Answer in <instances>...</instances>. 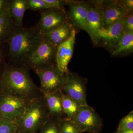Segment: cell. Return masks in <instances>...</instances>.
Segmentation results:
<instances>
[{"mask_svg": "<svg viewBox=\"0 0 133 133\" xmlns=\"http://www.w3.org/2000/svg\"><path fill=\"white\" fill-rule=\"evenodd\" d=\"M26 66L6 63L0 75V90L8 94L31 101L42 96L40 88L35 84Z\"/></svg>", "mask_w": 133, "mask_h": 133, "instance_id": "1", "label": "cell"}, {"mask_svg": "<svg viewBox=\"0 0 133 133\" xmlns=\"http://www.w3.org/2000/svg\"><path fill=\"white\" fill-rule=\"evenodd\" d=\"M43 39L36 26L31 28L15 26L8 39V64L25 66L33 52Z\"/></svg>", "mask_w": 133, "mask_h": 133, "instance_id": "2", "label": "cell"}, {"mask_svg": "<svg viewBox=\"0 0 133 133\" xmlns=\"http://www.w3.org/2000/svg\"><path fill=\"white\" fill-rule=\"evenodd\" d=\"M49 118V112L43 95L30 101L22 116L16 122L17 133H38Z\"/></svg>", "mask_w": 133, "mask_h": 133, "instance_id": "3", "label": "cell"}, {"mask_svg": "<svg viewBox=\"0 0 133 133\" xmlns=\"http://www.w3.org/2000/svg\"><path fill=\"white\" fill-rule=\"evenodd\" d=\"M57 48L43 38L29 58L25 66L34 71L50 68L56 64Z\"/></svg>", "mask_w": 133, "mask_h": 133, "instance_id": "4", "label": "cell"}, {"mask_svg": "<svg viewBox=\"0 0 133 133\" xmlns=\"http://www.w3.org/2000/svg\"><path fill=\"white\" fill-rule=\"evenodd\" d=\"M87 79L74 72L68 71L62 87V92L70 97L80 106L87 105Z\"/></svg>", "mask_w": 133, "mask_h": 133, "instance_id": "5", "label": "cell"}, {"mask_svg": "<svg viewBox=\"0 0 133 133\" xmlns=\"http://www.w3.org/2000/svg\"><path fill=\"white\" fill-rule=\"evenodd\" d=\"M72 120L81 132L101 133L103 126L102 118L88 105L80 106Z\"/></svg>", "mask_w": 133, "mask_h": 133, "instance_id": "6", "label": "cell"}, {"mask_svg": "<svg viewBox=\"0 0 133 133\" xmlns=\"http://www.w3.org/2000/svg\"><path fill=\"white\" fill-rule=\"evenodd\" d=\"M30 101L16 97L0 90V118H7L16 122L22 116Z\"/></svg>", "mask_w": 133, "mask_h": 133, "instance_id": "7", "label": "cell"}, {"mask_svg": "<svg viewBox=\"0 0 133 133\" xmlns=\"http://www.w3.org/2000/svg\"><path fill=\"white\" fill-rule=\"evenodd\" d=\"M41 81L42 93H51L62 90L65 73L61 71L56 65L45 69L35 71Z\"/></svg>", "mask_w": 133, "mask_h": 133, "instance_id": "8", "label": "cell"}, {"mask_svg": "<svg viewBox=\"0 0 133 133\" xmlns=\"http://www.w3.org/2000/svg\"><path fill=\"white\" fill-rule=\"evenodd\" d=\"M125 30L124 19L98 31L92 42L94 46L104 48L109 51L114 47Z\"/></svg>", "mask_w": 133, "mask_h": 133, "instance_id": "9", "label": "cell"}, {"mask_svg": "<svg viewBox=\"0 0 133 133\" xmlns=\"http://www.w3.org/2000/svg\"><path fill=\"white\" fill-rule=\"evenodd\" d=\"M95 2L101 10L105 28L124 19L129 12L121 1H96Z\"/></svg>", "mask_w": 133, "mask_h": 133, "instance_id": "10", "label": "cell"}, {"mask_svg": "<svg viewBox=\"0 0 133 133\" xmlns=\"http://www.w3.org/2000/svg\"><path fill=\"white\" fill-rule=\"evenodd\" d=\"M40 12L41 18L36 26L42 35L69 22L65 9L50 8Z\"/></svg>", "mask_w": 133, "mask_h": 133, "instance_id": "11", "label": "cell"}, {"mask_svg": "<svg viewBox=\"0 0 133 133\" xmlns=\"http://www.w3.org/2000/svg\"><path fill=\"white\" fill-rule=\"evenodd\" d=\"M68 6L66 12L68 21L74 27L85 30L88 3L84 1H66Z\"/></svg>", "mask_w": 133, "mask_h": 133, "instance_id": "12", "label": "cell"}, {"mask_svg": "<svg viewBox=\"0 0 133 133\" xmlns=\"http://www.w3.org/2000/svg\"><path fill=\"white\" fill-rule=\"evenodd\" d=\"M76 31L74 29L71 35L66 41L58 46L56 53V64L59 70L65 73L68 70V65L74 52Z\"/></svg>", "mask_w": 133, "mask_h": 133, "instance_id": "13", "label": "cell"}, {"mask_svg": "<svg viewBox=\"0 0 133 133\" xmlns=\"http://www.w3.org/2000/svg\"><path fill=\"white\" fill-rule=\"evenodd\" d=\"M88 11L85 31L89 34L93 41L98 31L103 27L101 10L95 2H87Z\"/></svg>", "mask_w": 133, "mask_h": 133, "instance_id": "14", "label": "cell"}, {"mask_svg": "<svg viewBox=\"0 0 133 133\" xmlns=\"http://www.w3.org/2000/svg\"><path fill=\"white\" fill-rule=\"evenodd\" d=\"M74 29L73 26L69 22H67L43 35V36L44 39L57 48L70 37Z\"/></svg>", "mask_w": 133, "mask_h": 133, "instance_id": "15", "label": "cell"}, {"mask_svg": "<svg viewBox=\"0 0 133 133\" xmlns=\"http://www.w3.org/2000/svg\"><path fill=\"white\" fill-rule=\"evenodd\" d=\"M112 57H124L133 52V31L125 30L115 45L109 51Z\"/></svg>", "mask_w": 133, "mask_h": 133, "instance_id": "16", "label": "cell"}, {"mask_svg": "<svg viewBox=\"0 0 133 133\" xmlns=\"http://www.w3.org/2000/svg\"><path fill=\"white\" fill-rule=\"evenodd\" d=\"M42 94L49 109L50 118H64L62 106V91Z\"/></svg>", "mask_w": 133, "mask_h": 133, "instance_id": "17", "label": "cell"}, {"mask_svg": "<svg viewBox=\"0 0 133 133\" xmlns=\"http://www.w3.org/2000/svg\"><path fill=\"white\" fill-rule=\"evenodd\" d=\"M27 9V0L8 1V12L15 26L23 27V18Z\"/></svg>", "mask_w": 133, "mask_h": 133, "instance_id": "18", "label": "cell"}, {"mask_svg": "<svg viewBox=\"0 0 133 133\" xmlns=\"http://www.w3.org/2000/svg\"><path fill=\"white\" fill-rule=\"evenodd\" d=\"M15 26L8 11L0 15V43L7 42Z\"/></svg>", "mask_w": 133, "mask_h": 133, "instance_id": "19", "label": "cell"}, {"mask_svg": "<svg viewBox=\"0 0 133 133\" xmlns=\"http://www.w3.org/2000/svg\"><path fill=\"white\" fill-rule=\"evenodd\" d=\"M62 106L64 118L70 119L74 118L80 106L73 99L63 92Z\"/></svg>", "mask_w": 133, "mask_h": 133, "instance_id": "20", "label": "cell"}, {"mask_svg": "<svg viewBox=\"0 0 133 133\" xmlns=\"http://www.w3.org/2000/svg\"><path fill=\"white\" fill-rule=\"evenodd\" d=\"M59 133H82L76 122L66 118L59 120Z\"/></svg>", "mask_w": 133, "mask_h": 133, "instance_id": "21", "label": "cell"}, {"mask_svg": "<svg viewBox=\"0 0 133 133\" xmlns=\"http://www.w3.org/2000/svg\"><path fill=\"white\" fill-rule=\"evenodd\" d=\"M17 125L15 121L0 118V133H17Z\"/></svg>", "mask_w": 133, "mask_h": 133, "instance_id": "22", "label": "cell"}, {"mask_svg": "<svg viewBox=\"0 0 133 133\" xmlns=\"http://www.w3.org/2000/svg\"><path fill=\"white\" fill-rule=\"evenodd\" d=\"M60 119L50 118L41 127L38 133H59Z\"/></svg>", "mask_w": 133, "mask_h": 133, "instance_id": "23", "label": "cell"}, {"mask_svg": "<svg viewBox=\"0 0 133 133\" xmlns=\"http://www.w3.org/2000/svg\"><path fill=\"white\" fill-rule=\"evenodd\" d=\"M133 131V112L132 111L121 120L117 131Z\"/></svg>", "mask_w": 133, "mask_h": 133, "instance_id": "24", "label": "cell"}, {"mask_svg": "<svg viewBox=\"0 0 133 133\" xmlns=\"http://www.w3.org/2000/svg\"><path fill=\"white\" fill-rule=\"evenodd\" d=\"M28 9L32 11H42L50 8L44 0H27Z\"/></svg>", "mask_w": 133, "mask_h": 133, "instance_id": "25", "label": "cell"}, {"mask_svg": "<svg viewBox=\"0 0 133 133\" xmlns=\"http://www.w3.org/2000/svg\"><path fill=\"white\" fill-rule=\"evenodd\" d=\"M8 54V45L7 42L0 43V71L2 72L6 62Z\"/></svg>", "mask_w": 133, "mask_h": 133, "instance_id": "26", "label": "cell"}, {"mask_svg": "<svg viewBox=\"0 0 133 133\" xmlns=\"http://www.w3.org/2000/svg\"><path fill=\"white\" fill-rule=\"evenodd\" d=\"M125 30L133 31V11H129L124 19Z\"/></svg>", "mask_w": 133, "mask_h": 133, "instance_id": "27", "label": "cell"}, {"mask_svg": "<svg viewBox=\"0 0 133 133\" xmlns=\"http://www.w3.org/2000/svg\"><path fill=\"white\" fill-rule=\"evenodd\" d=\"M48 4L50 8L65 9L66 1L62 0H44Z\"/></svg>", "mask_w": 133, "mask_h": 133, "instance_id": "28", "label": "cell"}, {"mask_svg": "<svg viewBox=\"0 0 133 133\" xmlns=\"http://www.w3.org/2000/svg\"><path fill=\"white\" fill-rule=\"evenodd\" d=\"M9 0H0V15L8 11Z\"/></svg>", "mask_w": 133, "mask_h": 133, "instance_id": "29", "label": "cell"}, {"mask_svg": "<svg viewBox=\"0 0 133 133\" xmlns=\"http://www.w3.org/2000/svg\"><path fill=\"white\" fill-rule=\"evenodd\" d=\"M124 5L127 8L129 12L133 11V0H125L121 1Z\"/></svg>", "mask_w": 133, "mask_h": 133, "instance_id": "30", "label": "cell"}, {"mask_svg": "<svg viewBox=\"0 0 133 133\" xmlns=\"http://www.w3.org/2000/svg\"><path fill=\"white\" fill-rule=\"evenodd\" d=\"M115 133H133V131H117Z\"/></svg>", "mask_w": 133, "mask_h": 133, "instance_id": "31", "label": "cell"}, {"mask_svg": "<svg viewBox=\"0 0 133 133\" xmlns=\"http://www.w3.org/2000/svg\"></svg>", "mask_w": 133, "mask_h": 133, "instance_id": "32", "label": "cell"}]
</instances>
